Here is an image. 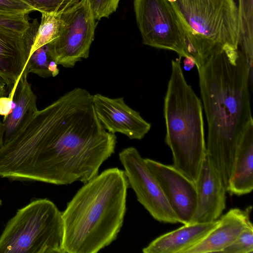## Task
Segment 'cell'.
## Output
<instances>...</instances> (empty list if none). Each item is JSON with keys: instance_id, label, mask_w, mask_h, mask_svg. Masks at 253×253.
<instances>
[{"instance_id": "cell-10", "label": "cell", "mask_w": 253, "mask_h": 253, "mask_svg": "<svg viewBox=\"0 0 253 253\" xmlns=\"http://www.w3.org/2000/svg\"><path fill=\"white\" fill-rule=\"evenodd\" d=\"M145 160L158 181L180 223L189 224L197 207L195 183L172 165H165L148 158Z\"/></svg>"}, {"instance_id": "cell-9", "label": "cell", "mask_w": 253, "mask_h": 253, "mask_svg": "<svg viewBox=\"0 0 253 253\" xmlns=\"http://www.w3.org/2000/svg\"><path fill=\"white\" fill-rule=\"evenodd\" d=\"M128 184L137 201L156 220L163 223H180L156 177L138 150L133 147L119 153Z\"/></svg>"}, {"instance_id": "cell-29", "label": "cell", "mask_w": 253, "mask_h": 253, "mask_svg": "<svg viewBox=\"0 0 253 253\" xmlns=\"http://www.w3.org/2000/svg\"><path fill=\"white\" fill-rule=\"evenodd\" d=\"M0 85L7 86L5 81L0 75Z\"/></svg>"}, {"instance_id": "cell-21", "label": "cell", "mask_w": 253, "mask_h": 253, "mask_svg": "<svg viewBox=\"0 0 253 253\" xmlns=\"http://www.w3.org/2000/svg\"><path fill=\"white\" fill-rule=\"evenodd\" d=\"M253 252V226L251 222L236 239L221 253H252Z\"/></svg>"}, {"instance_id": "cell-22", "label": "cell", "mask_w": 253, "mask_h": 253, "mask_svg": "<svg viewBox=\"0 0 253 253\" xmlns=\"http://www.w3.org/2000/svg\"><path fill=\"white\" fill-rule=\"evenodd\" d=\"M35 10L43 12H63L78 2L79 0H23Z\"/></svg>"}, {"instance_id": "cell-4", "label": "cell", "mask_w": 253, "mask_h": 253, "mask_svg": "<svg viewBox=\"0 0 253 253\" xmlns=\"http://www.w3.org/2000/svg\"><path fill=\"white\" fill-rule=\"evenodd\" d=\"M181 58L171 61L164 98L165 141L172 152V166L195 183L207 152L203 108L186 80Z\"/></svg>"}, {"instance_id": "cell-28", "label": "cell", "mask_w": 253, "mask_h": 253, "mask_svg": "<svg viewBox=\"0 0 253 253\" xmlns=\"http://www.w3.org/2000/svg\"><path fill=\"white\" fill-rule=\"evenodd\" d=\"M7 86L0 85V97L6 96Z\"/></svg>"}, {"instance_id": "cell-5", "label": "cell", "mask_w": 253, "mask_h": 253, "mask_svg": "<svg viewBox=\"0 0 253 253\" xmlns=\"http://www.w3.org/2000/svg\"><path fill=\"white\" fill-rule=\"evenodd\" d=\"M183 25L188 54L201 60L218 50L238 49V7L234 0H168Z\"/></svg>"}, {"instance_id": "cell-18", "label": "cell", "mask_w": 253, "mask_h": 253, "mask_svg": "<svg viewBox=\"0 0 253 253\" xmlns=\"http://www.w3.org/2000/svg\"><path fill=\"white\" fill-rule=\"evenodd\" d=\"M239 22V46L249 64L253 67V0H239L237 6Z\"/></svg>"}, {"instance_id": "cell-2", "label": "cell", "mask_w": 253, "mask_h": 253, "mask_svg": "<svg viewBox=\"0 0 253 253\" xmlns=\"http://www.w3.org/2000/svg\"><path fill=\"white\" fill-rule=\"evenodd\" d=\"M195 66L208 124L207 153L227 189L239 141L253 123L252 68L242 51L229 47L196 61Z\"/></svg>"}, {"instance_id": "cell-17", "label": "cell", "mask_w": 253, "mask_h": 253, "mask_svg": "<svg viewBox=\"0 0 253 253\" xmlns=\"http://www.w3.org/2000/svg\"><path fill=\"white\" fill-rule=\"evenodd\" d=\"M253 189V123L248 125L239 141L226 190L241 196Z\"/></svg>"}, {"instance_id": "cell-6", "label": "cell", "mask_w": 253, "mask_h": 253, "mask_svg": "<svg viewBox=\"0 0 253 253\" xmlns=\"http://www.w3.org/2000/svg\"><path fill=\"white\" fill-rule=\"evenodd\" d=\"M62 212L37 199L17 210L0 235V253H64Z\"/></svg>"}, {"instance_id": "cell-15", "label": "cell", "mask_w": 253, "mask_h": 253, "mask_svg": "<svg viewBox=\"0 0 253 253\" xmlns=\"http://www.w3.org/2000/svg\"><path fill=\"white\" fill-rule=\"evenodd\" d=\"M219 223V219L183 226L157 237L142 249L144 253H184L204 238Z\"/></svg>"}, {"instance_id": "cell-1", "label": "cell", "mask_w": 253, "mask_h": 253, "mask_svg": "<svg viewBox=\"0 0 253 253\" xmlns=\"http://www.w3.org/2000/svg\"><path fill=\"white\" fill-rule=\"evenodd\" d=\"M115 134L98 119L92 95L74 88L38 110L0 147V177L67 185L98 174L115 152Z\"/></svg>"}, {"instance_id": "cell-23", "label": "cell", "mask_w": 253, "mask_h": 253, "mask_svg": "<svg viewBox=\"0 0 253 253\" xmlns=\"http://www.w3.org/2000/svg\"><path fill=\"white\" fill-rule=\"evenodd\" d=\"M27 15L0 12V27L24 33L29 25Z\"/></svg>"}, {"instance_id": "cell-27", "label": "cell", "mask_w": 253, "mask_h": 253, "mask_svg": "<svg viewBox=\"0 0 253 253\" xmlns=\"http://www.w3.org/2000/svg\"><path fill=\"white\" fill-rule=\"evenodd\" d=\"M184 68L186 70H190L195 65V61L192 56L184 57L183 61Z\"/></svg>"}, {"instance_id": "cell-26", "label": "cell", "mask_w": 253, "mask_h": 253, "mask_svg": "<svg viewBox=\"0 0 253 253\" xmlns=\"http://www.w3.org/2000/svg\"><path fill=\"white\" fill-rule=\"evenodd\" d=\"M15 105L13 94H9L8 97H0V115L7 116L11 113Z\"/></svg>"}, {"instance_id": "cell-7", "label": "cell", "mask_w": 253, "mask_h": 253, "mask_svg": "<svg viewBox=\"0 0 253 253\" xmlns=\"http://www.w3.org/2000/svg\"><path fill=\"white\" fill-rule=\"evenodd\" d=\"M133 6L144 44L190 56L183 25L168 0H134Z\"/></svg>"}, {"instance_id": "cell-3", "label": "cell", "mask_w": 253, "mask_h": 253, "mask_svg": "<svg viewBox=\"0 0 253 253\" xmlns=\"http://www.w3.org/2000/svg\"><path fill=\"white\" fill-rule=\"evenodd\" d=\"M124 170L107 169L77 191L62 212L64 253H96L115 240L126 212Z\"/></svg>"}, {"instance_id": "cell-16", "label": "cell", "mask_w": 253, "mask_h": 253, "mask_svg": "<svg viewBox=\"0 0 253 253\" xmlns=\"http://www.w3.org/2000/svg\"><path fill=\"white\" fill-rule=\"evenodd\" d=\"M28 74L23 71L17 84L9 92L13 93L16 105L2 121L3 144L15 135L38 110L37 98L28 81Z\"/></svg>"}, {"instance_id": "cell-13", "label": "cell", "mask_w": 253, "mask_h": 253, "mask_svg": "<svg viewBox=\"0 0 253 253\" xmlns=\"http://www.w3.org/2000/svg\"><path fill=\"white\" fill-rule=\"evenodd\" d=\"M252 209H230L220 217L218 225L199 242L186 250L184 253H221L230 245L245 228L251 223Z\"/></svg>"}, {"instance_id": "cell-25", "label": "cell", "mask_w": 253, "mask_h": 253, "mask_svg": "<svg viewBox=\"0 0 253 253\" xmlns=\"http://www.w3.org/2000/svg\"><path fill=\"white\" fill-rule=\"evenodd\" d=\"M35 10L23 0H0V12L12 14H25Z\"/></svg>"}, {"instance_id": "cell-14", "label": "cell", "mask_w": 253, "mask_h": 253, "mask_svg": "<svg viewBox=\"0 0 253 253\" xmlns=\"http://www.w3.org/2000/svg\"><path fill=\"white\" fill-rule=\"evenodd\" d=\"M23 34L0 27V75L10 91L20 78L29 56Z\"/></svg>"}, {"instance_id": "cell-8", "label": "cell", "mask_w": 253, "mask_h": 253, "mask_svg": "<svg viewBox=\"0 0 253 253\" xmlns=\"http://www.w3.org/2000/svg\"><path fill=\"white\" fill-rule=\"evenodd\" d=\"M58 37L50 42L52 55L58 65L73 68L87 58L96 27L89 0H79L63 11Z\"/></svg>"}, {"instance_id": "cell-11", "label": "cell", "mask_w": 253, "mask_h": 253, "mask_svg": "<svg viewBox=\"0 0 253 253\" xmlns=\"http://www.w3.org/2000/svg\"><path fill=\"white\" fill-rule=\"evenodd\" d=\"M92 102L98 119L110 133L140 140L150 130L151 124L126 104L122 97L112 98L96 93L92 95Z\"/></svg>"}, {"instance_id": "cell-24", "label": "cell", "mask_w": 253, "mask_h": 253, "mask_svg": "<svg viewBox=\"0 0 253 253\" xmlns=\"http://www.w3.org/2000/svg\"><path fill=\"white\" fill-rule=\"evenodd\" d=\"M120 0H89L95 20L108 17L115 12Z\"/></svg>"}, {"instance_id": "cell-20", "label": "cell", "mask_w": 253, "mask_h": 253, "mask_svg": "<svg viewBox=\"0 0 253 253\" xmlns=\"http://www.w3.org/2000/svg\"><path fill=\"white\" fill-rule=\"evenodd\" d=\"M53 60H54L49 42L32 53L28 58L24 71L27 74L32 73L37 74L42 78L52 77L49 72V66Z\"/></svg>"}, {"instance_id": "cell-12", "label": "cell", "mask_w": 253, "mask_h": 253, "mask_svg": "<svg viewBox=\"0 0 253 253\" xmlns=\"http://www.w3.org/2000/svg\"><path fill=\"white\" fill-rule=\"evenodd\" d=\"M195 184L197 207L189 223L217 220L226 207L227 190L219 172L207 152Z\"/></svg>"}, {"instance_id": "cell-19", "label": "cell", "mask_w": 253, "mask_h": 253, "mask_svg": "<svg viewBox=\"0 0 253 253\" xmlns=\"http://www.w3.org/2000/svg\"><path fill=\"white\" fill-rule=\"evenodd\" d=\"M62 12L60 11L41 13V21L32 46L29 57L37 49L54 40L58 37Z\"/></svg>"}]
</instances>
